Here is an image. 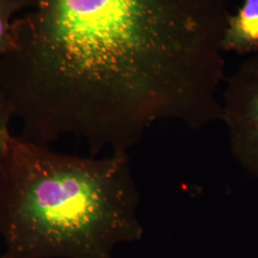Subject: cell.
Segmentation results:
<instances>
[{"instance_id": "1", "label": "cell", "mask_w": 258, "mask_h": 258, "mask_svg": "<svg viewBox=\"0 0 258 258\" xmlns=\"http://www.w3.org/2000/svg\"><path fill=\"white\" fill-rule=\"evenodd\" d=\"M223 0H28L0 57L22 136L127 153L158 121L221 120Z\"/></svg>"}, {"instance_id": "2", "label": "cell", "mask_w": 258, "mask_h": 258, "mask_svg": "<svg viewBox=\"0 0 258 258\" xmlns=\"http://www.w3.org/2000/svg\"><path fill=\"white\" fill-rule=\"evenodd\" d=\"M127 153L69 155L12 136L0 166V235L11 258H113L143 238Z\"/></svg>"}, {"instance_id": "3", "label": "cell", "mask_w": 258, "mask_h": 258, "mask_svg": "<svg viewBox=\"0 0 258 258\" xmlns=\"http://www.w3.org/2000/svg\"><path fill=\"white\" fill-rule=\"evenodd\" d=\"M221 103V120L227 126L232 156L258 179V53L227 80Z\"/></svg>"}, {"instance_id": "4", "label": "cell", "mask_w": 258, "mask_h": 258, "mask_svg": "<svg viewBox=\"0 0 258 258\" xmlns=\"http://www.w3.org/2000/svg\"><path fill=\"white\" fill-rule=\"evenodd\" d=\"M224 53H258V0H242L238 10L227 17L223 35Z\"/></svg>"}, {"instance_id": "5", "label": "cell", "mask_w": 258, "mask_h": 258, "mask_svg": "<svg viewBox=\"0 0 258 258\" xmlns=\"http://www.w3.org/2000/svg\"><path fill=\"white\" fill-rule=\"evenodd\" d=\"M27 5L28 0H0V57L9 47L16 19Z\"/></svg>"}, {"instance_id": "6", "label": "cell", "mask_w": 258, "mask_h": 258, "mask_svg": "<svg viewBox=\"0 0 258 258\" xmlns=\"http://www.w3.org/2000/svg\"><path fill=\"white\" fill-rule=\"evenodd\" d=\"M13 118L9 104L0 92V166L8 148L10 138L13 136L10 132V122Z\"/></svg>"}, {"instance_id": "7", "label": "cell", "mask_w": 258, "mask_h": 258, "mask_svg": "<svg viewBox=\"0 0 258 258\" xmlns=\"http://www.w3.org/2000/svg\"><path fill=\"white\" fill-rule=\"evenodd\" d=\"M0 258H11V257H9V256H8V255H7V254H5V253H4V254H3V255H2V256H1V257Z\"/></svg>"}, {"instance_id": "8", "label": "cell", "mask_w": 258, "mask_h": 258, "mask_svg": "<svg viewBox=\"0 0 258 258\" xmlns=\"http://www.w3.org/2000/svg\"><path fill=\"white\" fill-rule=\"evenodd\" d=\"M223 1H224V2H226V1H228V0H223Z\"/></svg>"}]
</instances>
